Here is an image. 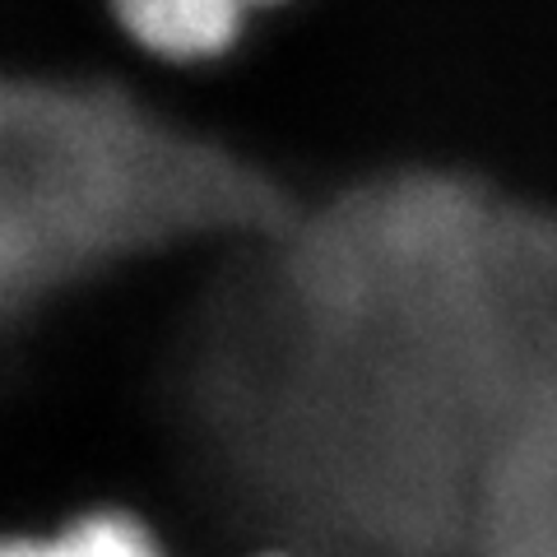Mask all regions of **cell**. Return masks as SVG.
<instances>
[{
    "label": "cell",
    "instance_id": "cell-1",
    "mask_svg": "<svg viewBox=\"0 0 557 557\" xmlns=\"http://www.w3.org/2000/svg\"><path fill=\"white\" fill-rule=\"evenodd\" d=\"M228 251L168 372L200 474L317 557H465L487 465L557 391V209L395 163Z\"/></svg>",
    "mask_w": 557,
    "mask_h": 557
},
{
    "label": "cell",
    "instance_id": "cell-2",
    "mask_svg": "<svg viewBox=\"0 0 557 557\" xmlns=\"http://www.w3.org/2000/svg\"><path fill=\"white\" fill-rule=\"evenodd\" d=\"M298 205L260 159L126 84L0 70V348L131 260L242 247Z\"/></svg>",
    "mask_w": 557,
    "mask_h": 557
},
{
    "label": "cell",
    "instance_id": "cell-3",
    "mask_svg": "<svg viewBox=\"0 0 557 557\" xmlns=\"http://www.w3.org/2000/svg\"><path fill=\"white\" fill-rule=\"evenodd\" d=\"M278 0H112L116 24L168 61L223 57L247 28V14Z\"/></svg>",
    "mask_w": 557,
    "mask_h": 557
},
{
    "label": "cell",
    "instance_id": "cell-4",
    "mask_svg": "<svg viewBox=\"0 0 557 557\" xmlns=\"http://www.w3.org/2000/svg\"><path fill=\"white\" fill-rule=\"evenodd\" d=\"M0 557H168V548L135 511L94 507L51 534H0Z\"/></svg>",
    "mask_w": 557,
    "mask_h": 557
},
{
    "label": "cell",
    "instance_id": "cell-5",
    "mask_svg": "<svg viewBox=\"0 0 557 557\" xmlns=\"http://www.w3.org/2000/svg\"><path fill=\"white\" fill-rule=\"evenodd\" d=\"M265 557H298V553H265Z\"/></svg>",
    "mask_w": 557,
    "mask_h": 557
}]
</instances>
